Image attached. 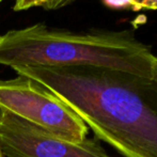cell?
Returning a JSON list of instances; mask_svg holds the SVG:
<instances>
[{"label": "cell", "mask_w": 157, "mask_h": 157, "mask_svg": "<svg viewBox=\"0 0 157 157\" xmlns=\"http://www.w3.org/2000/svg\"><path fill=\"white\" fill-rule=\"evenodd\" d=\"M61 98L97 140L124 157H157V83L122 71L90 65L21 66Z\"/></svg>", "instance_id": "cell-1"}, {"label": "cell", "mask_w": 157, "mask_h": 157, "mask_svg": "<svg viewBox=\"0 0 157 157\" xmlns=\"http://www.w3.org/2000/svg\"><path fill=\"white\" fill-rule=\"evenodd\" d=\"M156 56L132 30L74 32L34 24L0 34V64L107 67L151 78Z\"/></svg>", "instance_id": "cell-2"}, {"label": "cell", "mask_w": 157, "mask_h": 157, "mask_svg": "<svg viewBox=\"0 0 157 157\" xmlns=\"http://www.w3.org/2000/svg\"><path fill=\"white\" fill-rule=\"evenodd\" d=\"M0 111L72 142H81L89 128L54 92L32 78L0 79Z\"/></svg>", "instance_id": "cell-3"}, {"label": "cell", "mask_w": 157, "mask_h": 157, "mask_svg": "<svg viewBox=\"0 0 157 157\" xmlns=\"http://www.w3.org/2000/svg\"><path fill=\"white\" fill-rule=\"evenodd\" d=\"M0 147L6 157H111L97 139L72 142L0 111Z\"/></svg>", "instance_id": "cell-4"}, {"label": "cell", "mask_w": 157, "mask_h": 157, "mask_svg": "<svg viewBox=\"0 0 157 157\" xmlns=\"http://www.w3.org/2000/svg\"><path fill=\"white\" fill-rule=\"evenodd\" d=\"M79 0H15L13 10L26 11L32 8H43L45 10H58Z\"/></svg>", "instance_id": "cell-5"}, {"label": "cell", "mask_w": 157, "mask_h": 157, "mask_svg": "<svg viewBox=\"0 0 157 157\" xmlns=\"http://www.w3.org/2000/svg\"><path fill=\"white\" fill-rule=\"evenodd\" d=\"M157 11V0H134V11Z\"/></svg>", "instance_id": "cell-6"}, {"label": "cell", "mask_w": 157, "mask_h": 157, "mask_svg": "<svg viewBox=\"0 0 157 157\" xmlns=\"http://www.w3.org/2000/svg\"><path fill=\"white\" fill-rule=\"evenodd\" d=\"M152 79L157 83V57L155 58L154 61V65H153V74H152Z\"/></svg>", "instance_id": "cell-7"}, {"label": "cell", "mask_w": 157, "mask_h": 157, "mask_svg": "<svg viewBox=\"0 0 157 157\" xmlns=\"http://www.w3.org/2000/svg\"><path fill=\"white\" fill-rule=\"evenodd\" d=\"M0 157H4L3 154H2V151H1V147H0Z\"/></svg>", "instance_id": "cell-8"}, {"label": "cell", "mask_w": 157, "mask_h": 157, "mask_svg": "<svg viewBox=\"0 0 157 157\" xmlns=\"http://www.w3.org/2000/svg\"><path fill=\"white\" fill-rule=\"evenodd\" d=\"M4 1V0H0V4H1L2 3V2H3Z\"/></svg>", "instance_id": "cell-9"}]
</instances>
